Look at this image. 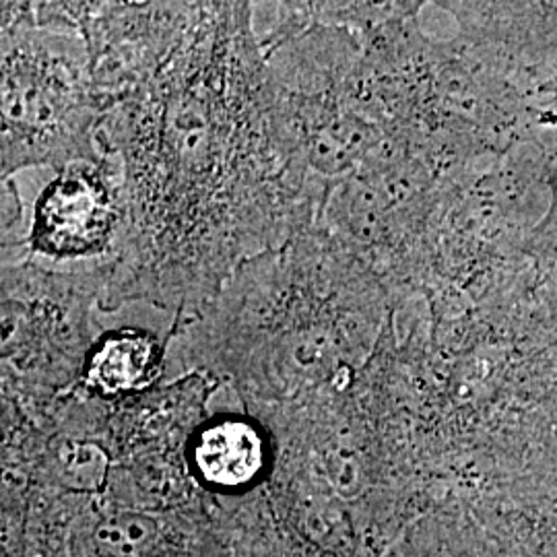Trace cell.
I'll use <instances>...</instances> for the list:
<instances>
[{
  "instance_id": "obj_6",
  "label": "cell",
  "mask_w": 557,
  "mask_h": 557,
  "mask_svg": "<svg viewBox=\"0 0 557 557\" xmlns=\"http://www.w3.org/2000/svg\"><path fill=\"white\" fill-rule=\"evenodd\" d=\"M160 363L158 338L137 329H120L91 347L83 363V382L101 397H122L149 386Z\"/></svg>"
},
{
  "instance_id": "obj_7",
  "label": "cell",
  "mask_w": 557,
  "mask_h": 557,
  "mask_svg": "<svg viewBox=\"0 0 557 557\" xmlns=\"http://www.w3.org/2000/svg\"><path fill=\"white\" fill-rule=\"evenodd\" d=\"M200 475L220 487H242L259 475L264 444L257 428L239 419H221L200 432L195 446Z\"/></svg>"
},
{
  "instance_id": "obj_3",
  "label": "cell",
  "mask_w": 557,
  "mask_h": 557,
  "mask_svg": "<svg viewBox=\"0 0 557 557\" xmlns=\"http://www.w3.org/2000/svg\"><path fill=\"white\" fill-rule=\"evenodd\" d=\"M0 178L100 156V101L87 46L50 29L2 32Z\"/></svg>"
},
{
  "instance_id": "obj_8",
  "label": "cell",
  "mask_w": 557,
  "mask_h": 557,
  "mask_svg": "<svg viewBox=\"0 0 557 557\" xmlns=\"http://www.w3.org/2000/svg\"><path fill=\"white\" fill-rule=\"evenodd\" d=\"M112 0H2V32L50 29L85 38Z\"/></svg>"
},
{
  "instance_id": "obj_4",
  "label": "cell",
  "mask_w": 557,
  "mask_h": 557,
  "mask_svg": "<svg viewBox=\"0 0 557 557\" xmlns=\"http://www.w3.org/2000/svg\"><path fill=\"white\" fill-rule=\"evenodd\" d=\"M126 223L122 165L100 149L94 160L66 163L41 188L23 259L59 269L114 262Z\"/></svg>"
},
{
  "instance_id": "obj_5",
  "label": "cell",
  "mask_w": 557,
  "mask_h": 557,
  "mask_svg": "<svg viewBox=\"0 0 557 557\" xmlns=\"http://www.w3.org/2000/svg\"><path fill=\"white\" fill-rule=\"evenodd\" d=\"M450 11L481 59L541 64L557 59V0H434Z\"/></svg>"
},
{
  "instance_id": "obj_10",
  "label": "cell",
  "mask_w": 557,
  "mask_h": 557,
  "mask_svg": "<svg viewBox=\"0 0 557 557\" xmlns=\"http://www.w3.org/2000/svg\"><path fill=\"white\" fill-rule=\"evenodd\" d=\"M308 25H312V4H310V0H277L275 23L260 38L262 48L275 46L278 41L306 29Z\"/></svg>"
},
{
  "instance_id": "obj_2",
  "label": "cell",
  "mask_w": 557,
  "mask_h": 557,
  "mask_svg": "<svg viewBox=\"0 0 557 557\" xmlns=\"http://www.w3.org/2000/svg\"><path fill=\"white\" fill-rule=\"evenodd\" d=\"M264 54L278 131L324 200L333 182L366 161L380 119L361 36L312 23Z\"/></svg>"
},
{
  "instance_id": "obj_1",
  "label": "cell",
  "mask_w": 557,
  "mask_h": 557,
  "mask_svg": "<svg viewBox=\"0 0 557 557\" xmlns=\"http://www.w3.org/2000/svg\"><path fill=\"white\" fill-rule=\"evenodd\" d=\"M98 149L119 158L128 223L101 298L195 304L244 260L319 223L278 131L252 0L114 2L85 36Z\"/></svg>"
},
{
  "instance_id": "obj_11",
  "label": "cell",
  "mask_w": 557,
  "mask_h": 557,
  "mask_svg": "<svg viewBox=\"0 0 557 557\" xmlns=\"http://www.w3.org/2000/svg\"><path fill=\"white\" fill-rule=\"evenodd\" d=\"M112 2H137V0H112Z\"/></svg>"
},
{
  "instance_id": "obj_9",
  "label": "cell",
  "mask_w": 557,
  "mask_h": 557,
  "mask_svg": "<svg viewBox=\"0 0 557 557\" xmlns=\"http://www.w3.org/2000/svg\"><path fill=\"white\" fill-rule=\"evenodd\" d=\"M428 0H310L312 23L338 25L358 34L413 20Z\"/></svg>"
}]
</instances>
